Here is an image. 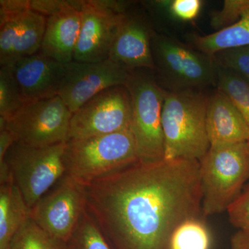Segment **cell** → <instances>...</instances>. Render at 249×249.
<instances>
[{
    "label": "cell",
    "mask_w": 249,
    "mask_h": 249,
    "mask_svg": "<svg viewBox=\"0 0 249 249\" xmlns=\"http://www.w3.org/2000/svg\"><path fill=\"white\" fill-rule=\"evenodd\" d=\"M81 183L85 209L112 249H172L178 228L204 217L198 160H139Z\"/></svg>",
    "instance_id": "1"
},
{
    "label": "cell",
    "mask_w": 249,
    "mask_h": 249,
    "mask_svg": "<svg viewBox=\"0 0 249 249\" xmlns=\"http://www.w3.org/2000/svg\"><path fill=\"white\" fill-rule=\"evenodd\" d=\"M209 96L198 91L164 90L162 127L165 160L199 161L209 152Z\"/></svg>",
    "instance_id": "2"
},
{
    "label": "cell",
    "mask_w": 249,
    "mask_h": 249,
    "mask_svg": "<svg viewBox=\"0 0 249 249\" xmlns=\"http://www.w3.org/2000/svg\"><path fill=\"white\" fill-rule=\"evenodd\" d=\"M199 173L203 216L227 211L249 179V142L210 147Z\"/></svg>",
    "instance_id": "3"
},
{
    "label": "cell",
    "mask_w": 249,
    "mask_h": 249,
    "mask_svg": "<svg viewBox=\"0 0 249 249\" xmlns=\"http://www.w3.org/2000/svg\"><path fill=\"white\" fill-rule=\"evenodd\" d=\"M63 160L66 174L80 183L103 178L139 161L131 129L69 139L65 142Z\"/></svg>",
    "instance_id": "4"
},
{
    "label": "cell",
    "mask_w": 249,
    "mask_h": 249,
    "mask_svg": "<svg viewBox=\"0 0 249 249\" xmlns=\"http://www.w3.org/2000/svg\"><path fill=\"white\" fill-rule=\"evenodd\" d=\"M154 74L166 91H197L215 85L213 57L175 37L155 31L151 42Z\"/></svg>",
    "instance_id": "5"
},
{
    "label": "cell",
    "mask_w": 249,
    "mask_h": 249,
    "mask_svg": "<svg viewBox=\"0 0 249 249\" xmlns=\"http://www.w3.org/2000/svg\"><path fill=\"white\" fill-rule=\"evenodd\" d=\"M132 105V130L139 160L145 163L165 159L162 110L164 89L159 85L151 70L129 72L125 83Z\"/></svg>",
    "instance_id": "6"
},
{
    "label": "cell",
    "mask_w": 249,
    "mask_h": 249,
    "mask_svg": "<svg viewBox=\"0 0 249 249\" xmlns=\"http://www.w3.org/2000/svg\"><path fill=\"white\" fill-rule=\"evenodd\" d=\"M65 142L35 147L15 142L5 156L3 160L29 209L66 174Z\"/></svg>",
    "instance_id": "7"
},
{
    "label": "cell",
    "mask_w": 249,
    "mask_h": 249,
    "mask_svg": "<svg viewBox=\"0 0 249 249\" xmlns=\"http://www.w3.org/2000/svg\"><path fill=\"white\" fill-rule=\"evenodd\" d=\"M73 113L59 96L31 101L9 120L6 127L16 142L35 147L67 142Z\"/></svg>",
    "instance_id": "8"
},
{
    "label": "cell",
    "mask_w": 249,
    "mask_h": 249,
    "mask_svg": "<svg viewBox=\"0 0 249 249\" xmlns=\"http://www.w3.org/2000/svg\"><path fill=\"white\" fill-rule=\"evenodd\" d=\"M132 123V99L127 87H111L93 96L73 113L69 139L127 130L131 129Z\"/></svg>",
    "instance_id": "9"
},
{
    "label": "cell",
    "mask_w": 249,
    "mask_h": 249,
    "mask_svg": "<svg viewBox=\"0 0 249 249\" xmlns=\"http://www.w3.org/2000/svg\"><path fill=\"white\" fill-rule=\"evenodd\" d=\"M46 21L28 0H0V67L39 52Z\"/></svg>",
    "instance_id": "10"
},
{
    "label": "cell",
    "mask_w": 249,
    "mask_h": 249,
    "mask_svg": "<svg viewBox=\"0 0 249 249\" xmlns=\"http://www.w3.org/2000/svg\"><path fill=\"white\" fill-rule=\"evenodd\" d=\"M131 2L83 0L79 38L73 60L96 62L109 60L123 14Z\"/></svg>",
    "instance_id": "11"
},
{
    "label": "cell",
    "mask_w": 249,
    "mask_h": 249,
    "mask_svg": "<svg viewBox=\"0 0 249 249\" xmlns=\"http://www.w3.org/2000/svg\"><path fill=\"white\" fill-rule=\"evenodd\" d=\"M85 209L84 188L65 174L30 209V218L51 235L67 242Z\"/></svg>",
    "instance_id": "12"
},
{
    "label": "cell",
    "mask_w": 249,
    "mask_h": 249,
    "mask_svg": "<svg viewBox=\"0 0 249 249\" xmlns=\"http://www.w3.org/2000/svg\"><path fill=\"white\" fill-rule=\"evenodd\" d=\"M129 72L110 60L96 62L73 60L65 64L58 96L74 113L103 90L125 85Z\"/></svg>",
    "instance_id": "13"
},
{
    "label": "cell",
    "mask_w": 249,
    "mask_h": 249,
    "mask_svg": "<svg viewBox=\"0 0 249 249\" xmlns=\"http://www.w3.org/2000/svg\"><path fill=\"white\" fill-rule=\"evenodd\" d=\"M155 31L145 12L129 6L123 14L109 60L128 71H153L151 42Z\"/></svg>",
    "instance_id": "14"
},
{
    "label": "cell",
    "mask_w": 249,
    "mask_h": 249,
    "mask_svg": "<svg viewBox=\"0 0 249 249\" xmlns=\"http://www.w3.org/2000/svg\"><path fill=\"white\" fill-rule=\"evenodd\" d=\"M24 103L58 96L65 64L37 52L9 66Z\"/></svg>",
    "instance_id": "15"
},
{
    "label": "cell",
    "mask_w": 249,
    "mask_h": 249,
    "mask_svg": "<svg viewBox=\"0 0 249 249\" xmlns=\"http://www.w3.org/2000/svg\"><path fill=\"white\" fill-rule=\"evenodd\" d=\"M83 0L71 4L47 17L40 53L61 63L73 61L81 27Z\"/></svg>",
    "instance_id": "16"
},
{
    "label": "cell",
    "mask_w": 249,
    "mask_h": 249,
    "mask_svg": "<svg viewBox=\"0 0 249 249\" xmlns=\"http://www.w3.org/2000/svg\"><path fill=\"white\" fill-rule=\"evenodd\" d=\"M206 127L211 147L249 142L248 124L230 99L219 90L209 96Z\"/></svg>",
    "instance_id": "17"
},
{
    "label": "cell",
    "mask_w": 249,
    "mask_h": 249,
    "mask_svg": "<svg viewBox=\"0 0 249 249\" xmlns=\"http://www.w3.org/2000/svg\"><path fill=\"white\" fill-rule=\"evenodd\" d=\"M29 219L30 209L14 180L0 185V249H9L15 235Z\"/></svg>",
    "instance_id": "18"
},
{
    "label": "cell",
    "mask_w": 249,
    "mask_h": 249,
    "mask_svg": "<svg viewBox=\"0 0 249 249\" xmlns=\"http://www.w3.org/2000/svg\"><path fill=\"white\" fill-rule=\"evenodd\" d=\"M192 46L213 57L222 51L249 46V9L231 27L209 35H194L191 37Z\"/></svg>",
    "instance_id": "19"
},
{
    "label": "cell",
    "mask_w": 249,
    "mask_h": 249,
    "mask_svg": "<svg viewBox=\"0 0 249 249\" xmlns=\"http://www.w3.org/2000/svg\"><path fill=\"white\" fill-rule=\"evenodd\" d=\"M215 86L233 103L249 128V80L231 69L217 64Z\"/></svg>",
    "instance_id": "20"
},
{
    "label": "cell",
    "mask_w": 249,
    "mask_h": 249,
    "mask_svg": "<svg viewBox=\"0 0 249 249\" xmlns=\"http://www.w3.org/2000/svg\"><path fill=\"white\" fill-rule=\"evenodd\" d=\"M9 249H67V245L45 231L30 218L15 235Z\"/></svg>",
    "instance_id": "21"
},
{
    "label": "cell",
    "mask_w": 249,
    "mask_h": 249,
    "mask_svg": "<svg viewBox=\"0 0 249 249\" xmlns=\"http://www.w3.org/2000/svg\"><path fill=\"white\" fill-rule=\"evenodd\" d=\"M203 217L182 224L172 240V249H211L212 237Z\"/></svg>",
    "instance_id": "22"
},
{
    "label": "cell",
    "mask_w": 249,
    "mask_h": 249,
    "mask_svg": "<svg viewBox=\"0 0 249 249\" xmlns=\"http://www.w3.org/2000/svg\"><path fill=\"white\" fill-rule=\"evenodd\" d=\"M67 245V249H112L85 209Z\"/></svg>",
    "instance_id": "23"
},
{
    "label": "cell",
    "mask_w": 249,
    "mask_h": 249,
    "mask_svg": "<svg viewBox=\"0 0 249 249\" xmlns=\"http://www.w3.org/2000/svg\"><path fill=\"white\" fill-rule=\"evenodd\" d=\"M24 103L10 67H0V119L9 120Z\"/></svg>",
    "instance_id": "24"
},
{
    "label": "cell",
    "mask_w": 249,
    "mask_h": 249,
    "mask_svg": "<svg viewBox=\"0 0 249 249\" xmlns=\"http://www.w3.org/2000/svg\"><path fill=\"white\" fill-rule=\"evenodd\" d=\"M248 9L249 0H225L222 9L211 13V27L214 32L227 29L237 22Z\"/></svg>",
    "instance_id": "25"
},
{
    "label": "cell",
    "mask_w": 249,
    "mask_h": 249,
    "mask_svg": "<svg viewBox=\"0 0 249 249\" xmlns=\"http://www.w3.org/2000/svg\"><path fill=\"white\" fill-rule=\"evenodd\" d=\"M143 4L155 9L166 10L175 19L183 22L194 20L199 16L203 1L201 0L147 1Z\"/></svg>",
    "instance_id": "26"
},
{
    "label": "cell",
    "mask_w": 249,
    "mask_h": 249,
    "mask_svg": "<svg viewBox=\"0 0 249 249\" xmlns=\"http://www.w3.org/2000/svg\"><path fill=\"white\" fill-rule=\"evenodd\" d=\"M213 58L218 65L231 69L249 80V46L218 52Z\"/></svg>",
    "instance_id": "27"
},
{
    "label": "cell",
    "mask_w": 249,
    "mask_h": 249,
    "mask_svg": "<svg viewBox=\"0 0 249 249\" xmlns=\"http://www.w3.org/2000/svg\"><path fill=\"white\" fill-rule=\"evenodd\" d=\"M227 212L233 227L249 231V183L229 206Z\"/></svg>",
    "instance_id": "28"
},
{
    "label": "cell",
    "mask_w": 249,
    "mask_h": 249,
    "mask_svg": "<svg viewBox=\"0 0 249 249\" xmlns=\"http://www.w3.org/2000/svg\"><path fill=\"white\" fill-rule=\"evenodd\" d=\"M73 1V0H72ZM70 0H28V4L31 9L43 14L46 17L55 14L63 8L71 4Z\"/></svg>",
    "instance_id": "29"
},
{
    "label": "cell",
    "mask_w": 249,
    "mask_h": 249,
    "mask_svg": "<svg viewBox=\"0 0 249 249\" xmlns=\"http://www.w3.org/2000/svg\"><path fill=\"white\" fill-rule=\"evenodd\" d=\"M15 142L14 135L7 129H0V162L4 160L5 156Z\"/></svg>",
    "instance_id": "30"
},
{
    "label": "cell",
    "mask_w": 249,
    "mask_h": 249,
    "mask_svg": "<svg viewBox=\"0 0 249 249\" xmlns=\"http://www.w3.org/2000/svg\"><path fill=\"white\" fill-rule=\"evenodd\" d=\"M231 249H249V231L238 230L231 238Z\"/></svg>",
    "instance_id": "31"
}]
</instances>
